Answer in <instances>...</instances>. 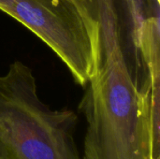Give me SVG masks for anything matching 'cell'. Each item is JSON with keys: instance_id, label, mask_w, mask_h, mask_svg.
<instances>
[{"instance_id": "3", "label": "cell", "mask_w": 160, "mask_h": 159, "mask_svg": "<svg viewBox=\"0 0 160 159\" xmlns=\"http://www.w3.org/2000/svg\"><path fill=\"white\" fill-rule=\"evenodd\" d=\"M0 10L27 27L87 85L100 56L97 0H0Z\"/></svg>"}, {"instance_id": "2", "label": "cell", "mask_w": 160, "mask_h": 159, "mask_svg": "<svg viewBox=\"0 0 160 159\" xmlns=\"http://www.w3.org/2000/svg\"><path fill=\"white\" fill-rule=\"evenodd\" d=\"M77 123L73 111L52 110L40 99L27 65L15 61L0 75V159H82Z\"/></svg>"}, {"instance_id": "1", "label": "cell", "mask_w": 160, "mask_h": 159, "mask_svg": "<svg viewBox=\"0 0 160 159\" xmlns=\"http://www.w3.org/2000/svg\"><path fill=\"white\" fill-rule=\"evenodd\" d=\"M80 109L87 121L82 159H159V106L149 81L133 76L119 23L100 29V56Z\"/></svg>"}, {"instance_id": "4", "label": "cell", "mask_w": 160, "mask_h": 159, "mask_svg": "<svg viewBox=\"0 0 160 159\" xmlns=\"http://www.w3.org/2000/svg\"><path fill=\"white\" fill-rule=\"evenodd\" d=\"M156 1H157L158 3H159V2H160V0H156Z\"/></svg>"}]
</instances>
